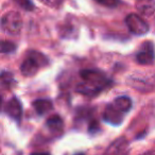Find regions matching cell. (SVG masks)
I'll list each match as a JSON object with an SVG mask.
<instances>
[{
  "label": "cell",
  "mask_w": 155,
  "mask_h": 155,
  "mask_svg": "<svg viewBox=\"0 0 155 155\" xmlns=\"http://www.w3.org/2000/svg\"><path fill=\"white\" fill-rule=\"evenodd\" d=\"M80 74L85 83L79 85L77 89L83 95L94 96L103 91L110 83V81L106 79L105 74L102 71L96 69H85L81 71Z\"/></svg>",
  "instance_id": "cell-1"
},
{
  "label": "cell",
  "mask_w": 155,
  "mask_h": 155,
  "mask_svg": "<svg viewBox=\"0 0 155 155\" xmlns=\"http://www.w3.org/2000/svg\"><path fill=\"white\" fill-rule=\"evenodd\" d=\"M113 105H114L117 110H119L120 112H122L123 114H125V113H127L132 108L133 103H132L131 98L127 97V96H120V97L115 99Z\"/></svg>",
  "instance_id": "cell-10"
},
{
  "label": "cell",
  "mask_w": 155,
  "mask_h": 155,
  "mask_svg": "<svg viewBox=\"0 0 155 155\" xmlns=\"http://www.w3.org/2000/svg\"><path fill=\"white\" fill-rule=\"evenodd\" d=\"M5 112L11 118L15 119V120H20L22 116V106L20 101L17 98H12L7 104L5 107Z\"/></svg>",
  "instance_id": "cell-7"
},
{
  "label": "cell",
  "mask_w": 155,
  "mask_h": 155,
  "mask_svg": "<svg viewBox=\"0 0 155 155\" xmlns=\"http://www.w3.org/2000/svg\"><path fill=\"white\" fill-rule=\"evenodd\" d=\"M35 110L38 115H45L49 113L50 110L53 108V104H52L51 100L49 99H38L34 101L33 103Z\"/></svg>",
  "instance_id": "cell-11"
},
{
  "label": "cell",
  "mask_w": 155,
  "mask_h": 155,
  "mask_svg": "<svg viewBox=\"0 0 155 155\" xmlns=\"http://www.w3.org/2000/svg\"><path fill=\"white\" fill-rule=\"evenodd\" d=\"M123 114L122 112H120L119 110H117L114 105H108L106 107V110H104V114H103V120L105 122L110 123V124L113 125H118L122 122L123 120Z\"/></svg>",
  "instance_id": "cell-6"
},
{
  "label": "cell",
  "mask_w": 155,
  "mask_h": 155,
  "mask_svg": "<svg viewBox=\"0 0 155 155\" xmlns=\"http://www.w3.org/2000/svg\"><path fill=\"white\" fill-rule=\"evenodd\" d=\"M15 49H16L15 44L8 41H1V52L2 53H11V52L15 51Z\"/></svg>",
  "instance_id": "cell-15"
},
{
  "label": "cell",
  "mask_w": 155,
  "mask_h": 155,
  "mask_svg": "<svg viewBox=\"0 0 155 155\" xmlns=\"http://www.w3.org/2000/svg\"><path fill=\"white\" fill-rule=\"evenodd\" d=\"M104 155H129V143L123 137L117 138L108 146Z\"/></svg>",
  "instance_id": "cell-5"
},
{
  "label": "cell",
  "mask_w": 155,
  "mask_h": 155,
  "mask_svg": "<svg viewBox=\"0 0 155 155\" xmlns=\"http://www.w3.org/2000/svg\"><path fill=\"white\" fill-rule=\"evenodd\" d=\"M125 24H127V27L130 32L135 35H138V36L147 34L149 32V30H150L148 22L143 18L140 17L139 15L134 13H131L127 16Z\"/></svg>",
  "instance_id": "cell-3"
},
{
  "label": "cell",
  "mask_w": 155,
  "mask_h": 155,
  "mask_svg": "<svg viewBox=\"0 0 155 155\" xmlns=\"http://www.w3.org/2000/svg\"><path fill=\"white\" fill-rule=\"evenodd\" d=\"M39 68H41V66L38 63L33 60L32 58L28 56L20 66V71L25 77H32L38 71Z\"/></svg>",
  "instance_id": "cell-8"
},
{
  "label": "cell",
  "mask_w": 155,
  "mask_h": 155,
  "mask_svg": "<svg viewBox=\"0 0 155 155\" xmlns=\"http://www.w3.org/2000/svg\"><path fill=\"white\" fill-rule=\"evenodd\" d=\"M41 1H43L44 3H46V5H53V0H41Z\"/></svg>",
  "instance_id": "cell-18"
},
{
  "label": "cell",
  "mask_w": 155,
  "mask_h": 155,
  "mask_svg": "<svg viewBox=\"0 0 155 155\" xmlns=\"http://www.w3.org/2000/svg\"><path fill=\"white\" fill-rule=\"evenodd\" d=\"M31 155H50L47 152H36V153H32Z\"/></svg>",
  "instance_id": "cell-17"
},
{
  "label": "cell",
  "mask_w": 155,
  "mask_h": 155,
  "mask_svg": "<svg viewBox=\"0 0 155 155\" xmlns=\"http://www.w3.org/2000/svg\"><path fill=\"white\" fill-rule=\"evenodd\" d=\"M2 30L9 35H17L21 31L22 19L21 16L17 12H9L1 19Z\"/></svg>",
  "instance_id": "cell-2"
},
{
  "label": "cell",
  "mask_w": 155,
  "mask_h": 155,
  "mask_svg": "<svg viewBox=\"0 0 155 155\" xmlns=\"http://www.w3.org/2000/svg\"><path fill=\"white\" fill-rule=\"evenodd\" d=\"M17 5H19L21 9L26 11H32L34 10V3L31 0H13Z\"/></svg>",
  "instance_id": "cell-14"
},
{
  "label": "cell",
  "mask_w": 155,
  "mask_h": 155,
  "mask_svg": "<svg viewBox=\"0 0 155 155\" xmlns=\"http://www.w3.org/2000/svg\"><path fill=\"white\" fill-rule=\"evenodd\" d=\"M155 60V52L154 47L152 43L147 41L141 46L140 51L136 54V61L140 65H150Z\"/></svg>",
  "instance_id": "cell-4"
},
{
  "label": "cell",
  "mask_w": 155,
  "mask_h": 155,
  "mask_svg": "<svg viewBox=\"0 0 155 155\" xmlns=\"http://www.w3.org/2000/svg\"><path fill=\"white\" fill-rule=\"evenodd\" d=\"M48 129L52 132H61L64 127V122H63V119L61 118L58 115H53L51 116L46 122Z\"/></svg>",
  "instance_id": "cell-12"
},
{
  "label": "cell",
  "mask_w": 155,
  "mask_h": 155,
  "mask_svg": "<svg viewBox=\"0 0 155 155\" xmlns=\"http://www.w3.org/2000/svg\"><path fill=\"white\" fill-rule=\"evenodd\" d=\"M97 2H99L100 5H104L107 8H115L118 5L119 0H96Z\"/></svg>",
  "instance_id": "cell-16"
},
{
  "label": "cell",
  "mask_w": 155,
  "mask_h": 155,
  "mask_svg": "<svg viewBox=\"0 0 155 155\" xmlns=\"http://www.w3.org/2000/svg\"><path fill=\"white\" fill-rule=\"evenodd\" d=\"M137 9L142 15L151 16L155 12L154 0H138Z\"/></svg>",
  "instance_id": "cell-9"
},
{
  "label": "cell",
  "mask_w": 155,
  "mask_h": 155,
  "mask_svg": "<svg viewBox=\"0 0 155 155\" xmlns=\"http://www.w3.org/2000/svg\"><path fill=\"white\" fill-rule=\"evenodd\" d=\"M28 56H30V58H32L34 61H36L41 67H45V66H47V65L49 64V61H48L47 56L44 55V54L41 53V52L30 51L28 53Z\"/></svg>",
  "instance_id": "cell-13"
}]
</instances>
